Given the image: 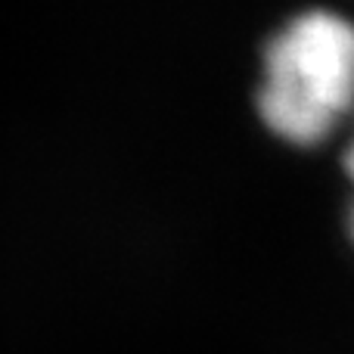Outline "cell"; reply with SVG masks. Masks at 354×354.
I'll return each instance as SVG.
<instances>
[{
  "mask_svg": "<svg viewBox=\"0 0 354 354\" xmlns=\"http://www.w3.org/2000/svg\"><path fill=\"white\" fill-rule=\"evenodd\" d=\"M351 109L354 22L326 10L295 16L264 47V124L295 147H314Z\"/></svg>",
  "mask_w": 354,
  "mask_h": 354,
  "instance_id": "1",
  "label": "cell"
},
{
  "mask_svg": "<svg viewBox=\"0 0 354 354\" xmlns=\"http://www.w3.org/2000/svg\"><path fill=\"white\" fill-rule=\"evenodd\" d=\"M345 171H348L351 183H354V143L348 147V153H345ZM348 224H351V236H354V205H351V218H348Z\"/></svg>",
  "mask_w": 354,
  "mask_h": 354,
  "instance_id": "2",
  "label": "cell"
}]
</instances>
